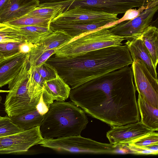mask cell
I'll return each mask as SVG.
<instances>
[{
  "label": "cell",
  "mask_w": 158,
  "mask_h": 158,
  "mask_svg": "<svg viewBox=\"0 0 158 158\" xmlns=\"http://www.w3.org/2000/svg\"><path fill=\"white\" fill-rule=\"evenodd\" d=\"M138 107L141 116V123L154 131H158V108L148 103L138 94Z\"/></svg>",
  "instance_id": "d6986e66"
},
{
  "label": "cell",
  "mask_w": 158,
  "mask_h": 158,
  "mask_svg": "<svg viewBox=\"0 0 158 158\" xmlns=\"http://www.w3.org/2000/svg\"><path fill=\"white\" fill-rule=\"evenodd\" d=\"M10 0H0V15L5 9Z\"/></svg>",
  "instance_id": "836d02e7"
},
{
  "label": "cell",
  "mask_w": 158,
  "mask_h": 158,
  "mask_svg": "<svg viewBox=\"0 0 158 158\" xmlns=\"http://www.w3.org/2000/svg\"><path fill=\"white\" fill-rule=\"evenodd\" d=\"M122 145L127 149L128 153L145 155H157L158 153V152L147 149L143 147L135 146L130 143Z\"/></svg>",
  "instance_id": "1f68e13d"
},
{
  "label": "cell",
  "mask_w": 158,
  "mask_h": 158,
  "mask_svg": "<svg viewBox=\"0 0 158 158\" xmlns=\"http://www.w3.org/2000/svg\"><path fill=\"white\" fill-rule=\"evenodd\" d=\"M74 89L111 72L131 65L133 60L125 44L111 46L69 57L53 54L45 62Z\"/></svg>",
  "instance_id": "7a4b0ae2"
},
{
  "label": "cell",
  "mask_w": 158,
  "mask_h": 158,
  "mask_svg": "<svg viewBox=\"0 0 158 158\" xmlns=\"http://www.w3.org/2000/svg\"><path fill=\"white\" fill-rule=\"evenodd\" d=\"M28 92L31 101L38 104L43 91L45 80L35 67H30L28 72Z\"/></svg>",
  "instance_id": "ffe728a7"
},
{
  "label": "cell",
  "mask_w": 158,
  "mask_h": 158,
  "mask_svg": "<svg viewBox=\"0 0 158 158\" xmlns=\"http://www.w3.org/2000/svg\"><path fill=\"white\" fill-rule=\"evenodd\" d=\"M29 56V53L19 52L0 62V87L8 84L16 77Z\"/></svg>",
  "instance_id": "4fadbf2b"
},
{
  "label": "cell",
  "mask_w": 158,
  "mask_h": 158,
  "mask_svg": "<svg viewBox=\"0 0 158 158\" xmlns=\"http://www.w3.org/2000/svg\"><path fill=\"white\" fill-rule=\"evenodd\" d=\"M156 143H158V133L153 131L129 143L138 147H144Z\"/></svg>",
  "instance_id": "f546056e"
},
{
  "label": "cell",
  "mask_w": 158,
  "mask_h": 158,
  "mask_svg": "<svg viewBox=\"0 0 158 158\" xmlns=\"http://www.w3.org/2000/svg\"><path fill=\"white\" fill-rule=\"evenodd\" d=\"M158 10V3L152 5L143 10L138 16L110 26L109 29L114 34L127 41L139 37L144 30L151 23Z\"/></svg>",
  "instance_id": "ba28073f"
},
{
  "label": "cell",
  "mask_w": 158,
  "mask_h": 158,
  "mask_svg": "<svg viewBox=\"0 0 158 158\" xmlns=\"http://www.w3.org/2000/svg\"><path fill=\"white\" fill-rule=\"evenodd\" d=\"M29 60L25 61L16 77L8 84L9 90L4 103L5 110L9 117L23 114L35 109L37 104L31 101L27 89Z\"/></svg>",
  "instance_id": "5b68a950"
},
{
  "label": "cell",
  "mask_w": 158,
  "mask_h": 158,
  "mask_svg": "<svg viewBox=\"0 0 158 158\" xmlns=\"http://www.w3.org/2000/svg\"><path fill=\"white\" fill-rule=\"evenodd\" d=\"M5 57H4L0 53V62L3 60Z\"/></svg>",
  "instance_id": "8d00e7d4"
},
{
  "label": "cell",
  "mask_w": 158,
  "mask_h": 158,
  "mask_svg": "<svg viewBox=\"0 0 158 158\" xmlns=\"http://www.w3.org/2000/svg\"><path fill=\"white\" fill-rule=\"evenodd\" d=\"M26 41L36 44L52 31L49 27L38 26L18 27Z\"/></svg>",
  "instance_id": "cb8c5ba5"
},
{
  "label": "cell",
  "mask_w": 158,
  "mask_h": 158,
  "mask_svg": "<svg viewBox=\"0 0 158 158\" xmlns=\"http://www.w3.org/2000/svg\"><path fill=\"white\" fill-rule=\"evenodd\" d=\"M22 43L10 42L0 43V53L4 57L13 55L19 52V47Z\"/></svg>",
  "instance_id": "4dcf8cb0"
},
{
  "label": "cell",
  "mask_w": 158,
  "mask_h": 158,
  "mask_svg": "<svg viewBox=\"0 0 158 158\" xmlns=\"http://www.w3.org/2000/svg\"><path fill=\"white\" fill-rule=\"evenodd\" d=\"M111 26L74 37L58 48L53 55L57 57H72L106 47L123 45L124 39L110 31Z\"/></svg>",
  "instance_id": "277c9868"
},
{
  "label": "cell",
  "mask_w": 158,
  "mask_h": 158,
  "mask_svg": "<svg viewBox=\"0 0 158 158\" xmlns=\"http://www.w3.org/2000/svg\"><path fill=\"white\" fill-rule=\"evenodd\" d=\"M126 45L133 60L139 59L146 65L152 75L158 79L157 73L153 65L151 55L143 41L139 38L127 41Z\"/></svg>",
  "instance_id": "e0dca14e"
},
{
  "label": "cell",
  "mask_w": 158,
  "mask_h": 158,
  "mask_svg": "<svg viewBox=\"0 0 158 158\" xmlns=\"http://www.w3.org/2000/svg\"><path fill=\"white\" fill-rule=\"evenodd\" d=\"M43 139L40 126L27 131L0 137V154L27 152Z\"/></svg>",
  "instance_id": "30bf717a"
},
{
  "label": "cell",
  "mask_w": 158,
  "mask_h": 158,
  "mask_svg": "<svg viewBox=\"0 0 158 158\" xmlns=\"http://www.w3.org/2000/svg\"><path fill=\"white\" fill-rule=\"evenodd\" d=\"M88 123L85 112L73 102L56 101L44 115L40 130L45 139L78 136Z\"/></svg>",
  "instance_id": "3957f363"
},
{
  "label": "cell",
  "mask_w": 158,
  "mask_h": 158,
  "mask_svg": "<svg viewBox=\"0 0 158 158\" xmlns=\"http://www.w3.org/2000/svg\"><path fill=\"white\" fill-rule=\"evenodd\" d=\"M1 99H2V98H1V96H0V102H1Z\"/></svg>",
  "instance_id": "74e56055"
},
{
  "label": "cell",
  "mask_w": 158,
  "mask_h": 158,
  "mask_svg": "<svg viewBox=\"0 0 158 158\" xmlns=\"http://www.w3.org/2000/svg\"><path fill=\"white\" fill-rule=\"evenodd\" d=\"M40 3L58 2L70 0H38Z\"/></svg>",
  "instance_id": "d590c367"
},
{
  "label": "cell",
  "mask_w": 158,
  "mask_h": 158,
  "mask_svg": "<svg viewBox=\"0 0 158 158\" xmlns=\"http://www.w3.org/2000/svg\"><path fill=\"white\" fill-rule=\"evenodd\" d=\"M144 1L145 0H75L68 10L80 7L118 15L124 13L130 9L140 7Z\"/></svg>",
  "instance_id": "8fae6325"
},
{
  "label": "cell",
  "mask_w": 158,
  "mask_h": 158,
  "mask_svg": "<svg viewBox=\"0 0 158 158\" xmlns=\"http://www.w3.org/2000/svg\"><path fill=\"white\" fill-rule=\"evenodd\" d=\"M72 38L63 31H55L35 44L39 48L45 51L58 48L69 41Z\"/></svg>",
  "instance_id": "603a6c76"
},
{
  "label": "cell",
  "mask_w": 158,
  "mask_h": 158,
  "mask_svg": "<svg viewBox=\"0 0 158 158\" xmlns=\"http://www.w3.org/2000/svg\"><path fill=\"white\" fill-rule=\"evenodd\" d=\"M131 66L136 90L146 101L158 108V80L150 73L143 61L133 60Z\"/></svg>",
  "instance_id": "52a82bcc"
},
{
  "label": "cell",
  "mask_w": 158,
  "mask_h": 158,
  "mask_svg": "<svg viewBox=\"0 0 158 158\" xmlns=\"http://www.w3.org/2000/svg\"><path fill=\"white\" fill-rule=\"evenodd\" d=\"M38 0H10L0 15V23H7L22 17L34 10Z\"/></svg>",
  "instance_id": "5bb4252c"
},
{
  "label": "cell",
  "mask_w": 158,
  "mask_h": 158,
  "mask_svg": "<svg viewBox=\"0 0 158 158\" xmlns=\"http://www.w3.org/2000/svg\"><path fill=\"white\" fill-rule=\"evenodd\" d=\"M71 88L58 75L55 78L45 81L43 91L54 100L63 102L69 97Z\"/></svg>",
  "instance_id": "ac0fdd59"
},
{
  "label": "cell",
  "mask_w": 158,
  "mask_h": 158,
  "mask_svg": "<svg viewBox=\"0 0 158 158\" xmlns=\"http://www.w3.org/2000/svg\"><path fill=\"white\" fill-rule=\"evenodd\" d=\"M35 68L41 76L45 81L53 79L58 75L55 68L45 62L35 67Z\"/></svg>",
  "instance_id": "f1b7e54d"
},
{
  "label": "cell",
  "mask_w": 158,
  "mask_h": 158,
  "mask_svg": "<svg viewBox=\"0 0 158 158\" xmlns=\"http://www.w3.org/2000/svg\"><path fill=\"white\" fill-rule=\"evenodd\" d=\"M34 44L26 41L22 43L19 47V52L24 53H29Z\"/></svg>",
  "instance_id": "d6a6232c"
},
{
  "label": "cell",
  "mask_w": 158,
  "mask_h": 158,
  "mask_svg": "<svg viewBox=\"0 0 158 158\" xmlns=\"http://www.w3.org/2000/svg\"><path fill=\"white\" fill-rule=\"evenodd\" d=\"M75 0L40 3L34 10L26 15L47 18L50 19L51 21L58 15L68 10Z\"/></svg>",
  "instance_id": "9a60e30c"
},
{
  "label": "cell",
  "mask_w": 158,
  "mask_h": 158,
  "mask_svg": "<svg viewBox=\"0 0 158 158\" xmlns=\"http://www.w3.org/2000/svg\"><path fill=\"white\" fill-rule=\"evenodd\" d=\"M56 49H52L44 51L38 48L34 44L29 53L30 66L35 67L45 62L54 54Z\"/></svg>",
  "instance_id": "4316f807"
},
{
  "label": "cell",
  "mask_w": 158,
  "mask_h": 158,
  "mask_svg": "<svg viewBox=\"0 0 158 158\" xmlns=\"http://www.w3.org/2000/svg\"><path fill=\"white\" fill-rule=\"evenodd\" d=\"M136 90L128 66L71 89L69 97L90 116L113 127L139 121Z\"/></svg>",
  "instance_id": "6da1fadb"
},
{
  "label": "cell",
  "mask_w": 158,
  "mask_h": 158,
  "mask_svg": "<svg viewBox=\"0 0 158 158\" xmlns=\"http://www.w3.org/2000/svg\"><path fill=\"white\" fill-rule=\"evenodd\" d=\"M38 144L58 152L73 153L115 154L116 150V146L113 144L99 142L81 135L43 138Z\"/></svg>",
  "instance_id": "8992f818"
},
{
  "label": "cell",
  "mask_w": 158,
  "mask_h": 158,
  "mask_svg": "<svg viewBox=\"0 0 158 158\" xmlns=\"http://www.w3.org/2000/svg\"><path fill=\"white\" fill-rule=\"evenodd\" d=\"M149 51L155 68L158 62V29L151 25L146 28L139 37Z\"/></svg>",
  "instance_id": "44dd1931"
},
{
  "label": "cell",
  "mask_w": 158,
  "mask_h": 158,
  "mask_svg": "<svg viewBox=\"0 0 158 158\" xmlns=\"http://www.w3.org/2000/svg\"><path fill=\"white\" fill-rule=\"evenodd\" d=\"M143 147L148 150L158 152V143L151 144Z\"/></svg>",
  "instance_id": "e575fe53"
},
{
  "label": "cell",
  "mask_w": 158,
  "mask_h": 158,
  "mask_svg": "<svg viewBox=\"0 0 158 158\" xmlns=\"http://www.w3.org/2000/svg\"><path fill=\"white\" fill-rule=\"evenodd\" d=\"M8 116H0V137L23 131Z\"/></svg>",
  "instance_id": "83f0119b"
},
{
  "label": "cell",
  "mask_w": 158,
  "mask_h": 158,
  "mask_svg": "<svg viewBox=\"0 0 158 158\" xmlns=\"http://www.w3.org/2000/svg\"><path fill=\"white\" fill-rule=\"evenodd\" d=\"M26 41L18 27L7 23H0V43Z\"/></svg>",
  "instance_id": "d4e9b609"
},
{
  "label": "cell",
  "mask_w": 158,
  "mask_h": 158,
  "mask_svg": "<svg viewBox=\"0 0 158 158\" xmlns=\"http://www.w3.org/2000/svg\"><path fill=\"white\" fill-rule=\"evenodd\" d=\"M114 24L106 22L85 24L54 23H50L49 27L52 31H63L73 38L82 34L99 29L106 26L113 25Z\"/></svg>",
  "instance_id": "2e32d148"
},
{
  "label": "cell",
  "mask_w": 158,
  "mask_h": 158,
  "mask_svg": "<svg viewBox=\"0 0 158 158\" xmlns=\"http://www.w3.org/2000/svg\"><path fill=\"white\" fill-rule=\"evenodd\" d=\"M51 21V19L47 18L36 17L25 15L7 23L18 27L28 26H38L49 27Z\"/></svg>",
  "instance_id": "484cf974"
},
{
  "label": "cell",
  "mask_w": 158,
  "mask_h": 158,
  "mask_svg": "<svg viewBox=\"0 0 158 158\" xmlns=\"http://www.w3.org/2000/svg\"><path fill=\"white\" fill-rule=\"evenodd\" d=\"M117 14L75 7L66 10L52 19L51 23L61 24H90L101 22L114 23L119 20Z\"/></svg>",
  "instance_id": "9c48e42d"
},
{
  "label": "cell",
  "mask_w": 158,
  "mask_h": 158,
  "mask_svg": "<svg viewBox=\"0 0 158 158\" xmlns=\"http://www.w3.org/2000/svg\"><path fill=\"white\" fill-rule=\"evenodd\" d=\"M153 131L140 121L112 127L106 134L110 143L114 145L126 144Z\"/></svg>",
  "instance_id": "7c38bea8"
},
{
  "label": "cell",
  "mask_w": 158,
  "mask_h": 158,
  "mask_svg": "<svg viewBox=\"0 0 158 158\" xmlns=\"http://www.w3.org/2000/svg\"><path fill=\"white\" fill-rule=\"evenodd\" d=\"M44 116L35 108L23 114L10 117L20 128L25 131L40 126Z\"/></svg>",
  "instance_id": "7402d4cb"
}]
</instances>
